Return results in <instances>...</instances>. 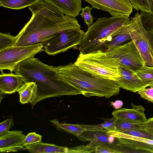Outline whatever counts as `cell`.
I'll use <instances>...</instances> for the list:
<instances>
[{
	"label": "cell",
	"instance_id": "8d00e7d4",
	"mask_svg": "<svg viewBox=\"0 0 153 153\" xmlns=\"http://www.w3.org/2000/svg\"><path fill=\"white\" fill-rule=\"evenodd\" d=\"M123 105V102L120 100H117L111 102V105L116 109L120 108Z\"/></svg>",
	"mask_w": 153,
	"mask_h": 153
},
{
	"label": "cell",
	"instance_id": "4316f807",
	"mask_svg": "<svg viewBox=\"0 0 153 153\" xmlns=\"http://www.w3.org/2000/svg\"><path fill=\"white\" fill-rule=\"evenodd\" d=\"M16 36L8 33H0V51L14 46L16 41Z\"/></svg>",
	"mask_w": 153,
	"mask_h": 153
},
{
	"label": "cell",
	"instance_id": "74e56055",
	"mask_svg": "<svg viewBox=\"0 0 153 153\" xmlns=\"http://www.w3.org/2000/svg\"><path fill=\"white\" fill-rule=\"evenodd\" d=\"M115 137L112 136H108V144L112 143L114 140Z\"/></svg>",
	"mask_w": 153,
	"mask_h": 153
},
{
	"label": "cell",
	"instance_id": "d6a6232c",
	"mask_svg": "<svg viewBox=\"0 0 153 153\" xmlns=\"http://www.w3.org/2000/svg\"><path fill=\"white\" fill-rule=\"evenodd\" d=\"M149 87V88H144L139 90L137 93L143 98L153 103V83Z\"/></svg>",
	"mask_w": 153,
	"mask_h": 153
},
{
	"label": "cell",
	"instance_id": "d4e9b609",
	"mask_svg": "<svg viewBox=\"0 0 153 153\" xmlns=\"http://www.w3.org/2000/svg\"><path fill=\"white\" fill-rule=\"evenodd\" d=\"M143 123L129 120L117 119L115 123V130L126 131L141 130V126Z\"/></svg>",
	"mask_w": 153,
	"mask_h": 153
},
{
	"label": "cell",
	"instance_id": "4fadbf2b",
	"mask_svg": "<svg viewBox=\"0 0 153 153\" xmlns=\"http://www.w3.org/2000/svg\"><path fill=\"white\" fill-rule=\"evenodd\" d=\"M26 136L20 130L8 131L0 136V152H17L24 150V145Z\"/></svg>",
	"mask_w": 153,
	"mask_h": 153
},
{
	"label": "cell",
	"instance_id": "9a60e30c",
	"mask_svg": "<svg viewBox=\"0 0 153 153\" xmlns=\"http://www.w3.org/2000/svg\"><path fill=\"white\" fill-rule=\"evenodd\" d=\"M132 108H122L114 110L112 113L113 117L117 119L129 120L144 123L147 120L144 108L140 105L131 103Z\"/></svg>",
	"mask_w": 153,
	"mask_h": 153
},
{
	"label": "cell",
	"instance_id": "d6986e66",
	"mask_svg": "<svg viewBox=\"0 0 153 153\" xmlns=\"http://www.w3.org/2000/svg\"><path fill=\"white\" fill-rule=\"evenodd\" d=\"M37 91L35 82L24 83L18 91L20 102L22 104L30 103L32 105L37 97Z\"/></svg>",
	"mask_w": 153,
	"mask_h": 153
},
{
	"label": "cell",
	"instance_id": "ab89813d",
	"mask_svg": "<svg viewBox=\"0 0 153 153\" xmlns=\"http://www.w3.org/2000/svg\"><path fill=\"white\" fill-rule=\"evenodd\" d=\"M152 4H153V0L152 1Z\"/></svg>",
	"mask_w": 153,
	"mask_h": 153
},
{
	"label": "cell",
	"instance_id": "ac0fdd59",
	"mask_svg": "<svg viewBox=\"0 0 153 153\" xmlns=\"http://www.w3.org/2000/svg\"><path fill=\"white\" fill-rule=\"evenodd\" d=\"M26 149L32 153H68L69 148L42 142L27 145Z\"/></svg>",
	"mask_w": 153,
	"mask_h": 153
},
{
	"label": "cell",
	"instance_id": "2e32d148",
	"mask_svg": "<svg viewBox=\"0 0 153 153\" xmlns=\"http://www.w3.org/2000/svg\"><path fill=\"white\" fill-rule=\"evenodd\" d=\"M24 83L20 76L16 73L3 72L0 75V91L5 94L18 91Z\"/></svg>",
	"mask_w": 153,
	"mask_h": 153
},
{
	"label": "cell",
	"instance_id": "603a6c76",
	"mask_svg": "<svg viewBox=\"0 0 153 153\" xmlns=\"http://www.w3.org/2000/svg\"><path fill=\"white\" fill-rule=\"evenodd\" d=\"M41 0H0V6L10 9L19 10L29 7Z\"/></svg>",
	"mask_w": 153,
	"mask_h": 153
},
{
	"label": "cell",
	"instance_id": "44dd1931",
	"mask_svg": "<svg viewBox=\"0 0 153 153\" xmlns=\"http://www.w3.org/2000/svg\"><path fill=\"white\" fill-rule=\"evenodd\" d=\"M117 119L113 117L112 118L104 119V122L97 125H89L80 124L86 131H100L106 132L111 130H116L115 123Z\"/></svg>",
	"mask_w": 153,
	"mask_h": 153
},
{
	"label": "cell",
	"instance_id": "e0dca14e",
	"mask_svg": "<svg viewBox=\"0 0 153 153\" xmlns=\"http://www.w3.org/2000/svg\"><path fill=\"white\" fill-rule=\"evenodd\" d=\"M58 8L62 13L75 18L81 11L82 0H45Z\"/></svg>",
	"mask_w": 153,
	"mask_h": 153
},
{
	"label": "cell",
	"instance_id": "7a4b0ae2",
	"mask_svg": "<svg viewBox=\"0 0 153 153\" xmlns=\"http://www.w3.org/2000/svg\"><path fill=\"white\" fill-rule=\"evenodd\" d=\"M24 83L33 82L37 85V97L32 104L47 98L82 94L59 76L57 67L46 64L39 59L28 58L19 63L13 70Z\"/></svg>",
	"mask_w": 153,
	"mask_h": 153
},
{
	"label": "cell",
	"instance_id": "30bf717a",
	"mask_svg": "<svg viewBox=\"0 0 153 153\" xmlns=\"http://www.w3.org/2000/svg\"><path fill=\"white\" fill-rule=\"evenodd\" d=\"M106 134L118 139L116 145L119 147L153 153V140L128 135L116 130L108 131Z\"/></svg>",
	"mask_w": 153,
	"mask_h": 153
},
{
	"label": "cell",
	"instance_id": "5b68a950",
	"mask_svg": "<svg viewBox=\"0 0 153 153\" xmlns=\"http://www.w3.org/2000/svg\"><path fill=\"white\" fill-rule=\"evenodd\" d=\"M74 63L80 69L97 78L115 81L120 76V63L101 51L86 53L80 52Z\"/></svg>",
	"mask_w": 153,
	"mask_h": 153
},
{
	"label": "cell",
	"instance_id": "f1b7e54d",
	"mask_svg": "<svg viewBox=\"0 0 153 153\" xmlns=\"http://www.w3.org/2000/svg\"><path fill=\"white\" fill-rule=\"evenodd\" d=\"M142 25L148 33L153 32V14L148 13H139Z\"/></svg>",
	"mask_w": 153,
	"mask_h": 153
},
{
	"label": "cell",
	"instance_id": "60d3db41",
	"mask_svg": "<svg viewBox=\"0 0 153 153\" xmlns=\"http://www.w3.org/2000/svg\"><path fill=\"white\" fill-rule=\"evenodd\" d=\"M153 0H151V1H152Z\"/></svg>",
	"mask_w": 153,
	"mask_h": 153
},
{
	"label": "cell",
	"instance_id": "4dcf8cb0",
	"mask_svg": "<svg viewBox=\"0 0 153 153\" xmlns=\"http://www.w3.org/2000/svg\"><path fill=\"white\" fill-rule=\"evenodd\" d=\"M118 131L128 135L153 140V135L142 130Z\"/></svg>",
	"mask_w": 153,
	"mask_h": 153
},
{
	"label": "cell",
	"instance_id": "9c48e42d",
	"mask_svg": "<svg viewBox=\"0 0 153 153\" xmlns=\"http://www.w3.org/2000/svg\"><path fill=\"white\" fill-rule=\"evenodd\" d=\"M133 19L135 26L130 33L131 39L146 65L153 67V47L151 36L143 27L138 12Z\"/></svg>",
	"mask_w": 153,
	"mask_h": 153
},
{
	"label": "cell",
	"instance_id": "277c9868",
	"mask_svg": "<svg viewBox=\"0 0 153 153\" xmlns=\"http://www.w3.org/2000/svg\"><path fill=\"white\" fill-rule=\"evenodd\" d=\"M131 21L127 16L98 18L84 33L79 45L80 52L86 53L97 51L105 52V44L110 36Z\"/></svg>",
	"mask_w": 153,
	"mask_h": 153
},
{
	"label": "cell",
	"instance_id": "7c38bea8",
	"mask_svg": "<svg viewBox=\"0 0 153 153\" xmlns=\"http://www.w3.org/2000/svg\"><path fill=\"white\" fill-rule=\"evenodd\" d=\"M120 64V76L119 80L114 81L120 88L136 92L147 87L137 75L135 71Z\"/></svg>",
	"mask_w": 153,
	"mask_h": 153
},
{
	"label": "cell",
	"instance_id": "8992f818",
	"mask_svg": "<svg viewBox=\"0 0 153 153\" xmlns=\"http://www.w3.org/2000/svg\"><path fill=\"white\" fill-rule=\"evenodd\" d=\"M44 44L40 43L27 46H13L0 51V71L8 70L12 73L16 66L22 61L34 57L44 51Z\"/></svg>",
	"mask_w": 153,
	"mask_h": 153
},
{
	"label": "cell",
	"instance_id": "ffe728a7",
	"mask_svg": "<svg viewBox=\"0 0 153 153\" xmlns=\"http://www.w3.org/2000/svg\"><path fill=\"white\" fill-rule=\"evenodd\" d=\"M50 121L57 130L71 133L77 137L86 131L80 124L60 123L56 119L51 120Z\"/></svg>",
	"mask_w": 153,
	"mask_h": 153
},
{
	"label": "cell",
	"instance_id": "ba28073f",
	"mask_svg": "<svg viewBox=\"0 0 153 153\" xmlns=\"http://www.w3.org/2000/svg\"><path fill=\"white\" fill-rule=\"evenodd\" d=\"M105 53L106 55L120 64L135 71L143 66L147 65L132 40Z\"/></svg>",
	"mask_w": 153,
	"mask_h": 153
},
{
	"label": "cell",
	"instance_id": "cb8c5ba5",
	"mask_svg": "<svg viewBox=\"0 0 153 153\" xmlns=\"http://www.w3.org/2000/svg\"><path fill=\"white\" fill-rule=\"evenodd\" d=\"M135 71L138 76L147 87L153 83V67L143 66Z\"/></svg>",
	"mask_w": 153,
	"mask_h": 153
},
{
	"label": "cell",
	"instance_id": "52a82bcc",
	"mask_svg": "<svg viewBox=\"0 0 153 153\" xmlns=\"http://www.w3.org/2000/svg\"><path fill=\"white\" fill-rule=\"evenodd\" d=\"M81 28H71L61 31L44 42L45 52L55 55L79 45L84 33Z\"/></svg>",
	"mask_w": 153,
	"mask_h": 153
},
{
	"label": "cell",
	"instance_id": "6da1fadb",
	"mask_svg": "<svg viewBox=\"0 0 153 153\" xmlns=\"http://www.w3.org/2000/svg\"><path fill=\"white\" fill-rule=\"evenodd\" d=\"M32 16L16 36L14 46L44 43L59 32L71 28H81L75 18L62 13L45 0L29 7Z\"/></svg>",
	"mask_w": 153,
	"mask_h": 153
},
{
	"label": "cell",
	"instance_id": "7402d4cb",
	"mask_svg": "<svg viewBox=\"0 0 153 153\" xmlns=\"http://www.w3.org/2000/svg\"><path fill=\"white\" fill-rule=\"evenodd\" d=\"M106 132L100 131H86L77 137L83 141H95L100 143H108V137Z\"/></svg>",
	"mask_w": 153,
	"mask_h": 153
},
{
	"label": "cell",
	"instance_id": "3957f363",
	"mask_svg": "<svg viewBox=\"0 0 153 153\" xmlns=\"http://www.w3.org/2000/svg\"><path fill=\"white\" fill-rule=\"evenodd\" d=\"M57 67L60 77L87 97L108 98L119 93L120 88L114 81L97 77L80 69L74 63Z\"/></svg>",
	"mask_w": 153,
	"mask_h": 153
},
{
	"label": "cell",
	"instance_id": "b9f144b4",
	"mask_svg": "<svg viewBox=\"0 0 153 153\" xmlns=\"http://www.w3.org/2000/svg\"></svg>",
	"mask_w": 153,
	"mask_h": 153
},
{
	"label": "cell",
	"instance_id": "f546056e",
	"mask_svg": "<svg viewBox=\"0 0 153 153\" xmlns=\"http://www.w3.org/2000/svg\"><path fill=\"white\" fill-rule=\"evenodd\" d=\"M93 7L88 6L82 8L80 13L82 18L84 19L85 23L87 25L88 27L92 25L93 23V19L91 14V11Z\"/></svg>",
	"mask_w": 153,
	"mask_h": 153
},
{
	"label": "cell",
	"instance_id": "836d02e7",
	"mask_svg": "<svg viewBox=\"0 0 153 153\" xmlns=\"http://www.w3.org/2000/svg\"><path fill=\"white\" fill-rule=\"evenodd\" d=\"M95 153H120L115 147H111L106 144L101 143L96 148Z\"/></svg>",
	"mask_w": 153,
	"mask_h": 153
},
{
	"label": "cell",
	"instance_id": "484cf974",
	"mask_svg": "<svg viewBox=\"0 0 153 153\" xmlns=\"http://www.w3.org/2000/svg\"><path fill=\"white\" fill-rule=\"evenodd\" d=\"M133 8L141 12H146L153 14L152 2L150 0H129Z\"/></svg>",
	"mask_w": 153,
	"mask_h": 153
},
{
	"label": "cell",
	"instance_id": "1f68e13d",
	"mask_svg": "<svg viewBox=\"0 0 153 153\" xmlns=\"http://www.w3.org/2000/svg\"><path fill=\"white\" fill-rule=\"evenodd\" d=\"M42 136L35 132L29 133L26 136L24 140V145H27L40 142L42 140Z\"/></svg>",
	"mask_w": 153,
	"mask_h": 153
},
{
	"label": "cell",
	"instance_id": "8fae6325",
	"mask_svg": "<svg viewBox=\"0 0 153 153\" xmlns=\"http://www.w3.org/2000/svg\"><path fill=\"white\" fill-rule=\"evenodd\" d=\"M89 3L93 8L109 13L112 16H129L133 7L129 0H83Z\"/></svg>",
	"mask_w": 153,
	"mask_h": 153
},
{
	"label": "cell",
	"instance_id": "83f0119b",
	"mask_svg": "<svg viewBox=\"0 0 153 153\" xmlns=\"http://www.w3.org/2000/svg\"><path fill=\"white\" fill-rule=\"evenodd\" d=\"M100 144L101 143L93 141H91L90 143L86 145L80 146L69 148L68 153L95 152L96 147Z\"/></svg>",
	"mask_w": 153,
	"mask_h": 153
},
{
	"label": "cell",
	"instance_id": "5bb4252c",
	"mask_svg": "<svg viewBox=\"0 0 153 153\" xmlns=\"http://www.w3.org/2000/svg\"><path fill=\"white\" fill-rule=\"evenodd\" d=\"M135 26V22L133 19L129 23L113 33L105 44V52L112 49L123 42L131 39L130 33Z\"/></svg>",
	"mask_w": 153,
	"mask_h": 153
},
{
	"label": "cell",
	"instance_id": "e575fe53",
	"mask_svg": "<svg viewBox=\"0 0 153 153\" xmlns=\"http://www.w3.org/2000/svg\"><path fill=\"white\" fill-rule=\"evenodd\" d=\"M12 117H9L0 123V136L7 132L13 126Z\"/></svg>",
	"mask_w": 153,
	"mask_h": 153
},
{
	"label": "cell",
	"instance_id": "f35d334b",
	"mask_svg": "<svg viewBox=\"0 0 153 153\" xmlns=\"http://www.w3.org/2000/svg\"><path fill=\"white\" fill-rule=\"evenodd\" d=\"M151 37L153 47V32L149 33Z\"/></svg>",
	"mask_w": 153,
	"mask_h": 153
},
{
	"label": "cell",
	"instance_id": "d590c367",
	"mask_svg": "<svg viewBox=\"0 0 153 153\" xmlns=\"http://www.w3.org/2000/svg\"><path fill=\"white\" fill-rule=\"evenodd\" d=\"M141 129L153 135V117L147 120L141 125Z\"/></svg>",
	"mask_w": 153,
	"mask_h": 153
}]
</instances>
